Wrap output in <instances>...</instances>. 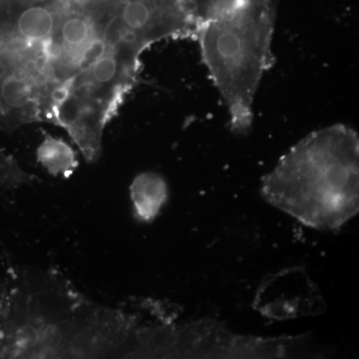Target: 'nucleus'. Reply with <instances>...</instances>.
<instances>
[{"label": "nucleus", "instance_id": "nucleus-1", "mask_svg": "<svg viewBox=\"0 0 359 359\" xmlns=\"http://www.w3.org/2000/svg\"><path fill=\"white\" fill-rule=\"evenodd\" d=\"M196 32L191 0H0V128L48 123L96 162L144 52Z\"/></svg>", "mask_w": 359, "mask_h": 359}, {"label": "nucleus", "instance_id": "nucleus-2", "mask_svg": "<svg viewBox=\"0 0 359 359\" xmlns=\"http://www.w3.org/2000/svg\"><path fill=\"white\" fill-rule=\"evenodd\" d=\"M133 327L51 271L11 269L0 290V358H116Z\"/></svg>", "mask_w": 359, "mask_h": 359}, {"label": "nucleus", "instance_id": "nucleus-3", "mask_svg": "<svg viewBox=\"0 0 359 359\" xmlns=\"http://www.w3.org/2000/svg\"><path fill=\"white\" fill-rule=\"evenodd\" d=\"M263 197L316 230H339L359 210V138L335 124L302 139L262 185Z\"/></svg>", "mask_w": 359, "mask_h": 359}, {"label": "nucleus", "instance_id": "nucleus-4", "mask_svg": "<svg viewBox=\"0 0 359 359\" xmlns=\"http://www.w3.org/2000/svg\"><path fill=\"white\" fill-rule=\"evenodd\" d=\"M276 0H233L198 26L203 61L223 98L231 128H252L255 97L273 65Z\"/></svg>", "mask_w": 359, "mask_h": 359}, {"label": "nucleus", "instance_id": "nucleus-5", "mask_svg": "<svg viewBox=\"0 0 359 359\" xmlns=\"http://www.w3.org/2000/svg\"><path fill=\"white\" fill-rule=\"evenodd\" d=\"M169 190L165 179L155 172H143L135 177L130 186L134 214L143 223H150L166 204Z\"/></svg>", "mask_w": 359, "mask_h": 359}, {"label": "nucleus", "instance_id": "nucleus-6", "mask_svg": "<svg viewBox=\"0 0 359 359\" xmlns=\"http://www.w3.org/2000/svg\"><path fill=\"white\" fill-rule=\"evenodd\" d=\"M36 155L41 166L54 177L69 178L79 166L76 152L69 144L48 133H44Z\"/></svg>", "mask_w": 359, "mask_h": 359}, {"label": "nucleus", "instance_id": "nucleus-7", "mask_svg": "<svg viewBox=\"0 0 359 359\" xmlns=\"http://www.w3.org/2000/svg\"><path fill=\"white\" fill-rule=\"evenodd\" d=\"M27 179L25 171L11 156L0 150V188H16Z\"/></svg>", "mask_w": 359, "mask_h": 359}, {"label": "nucleus", "instance_id": "nucleus-8", "mask_svg": "<svg viewBox=\"0 0 359 359\" xmlns=\"http://www.w3.org/2000/svg\"><path fill=\"white\" fill-rule=\"evenodd\" d=\"M214 1H228V0H214Z\"/></svg>", "mask_w": 359, "mask_h": 359}]
</instances>
